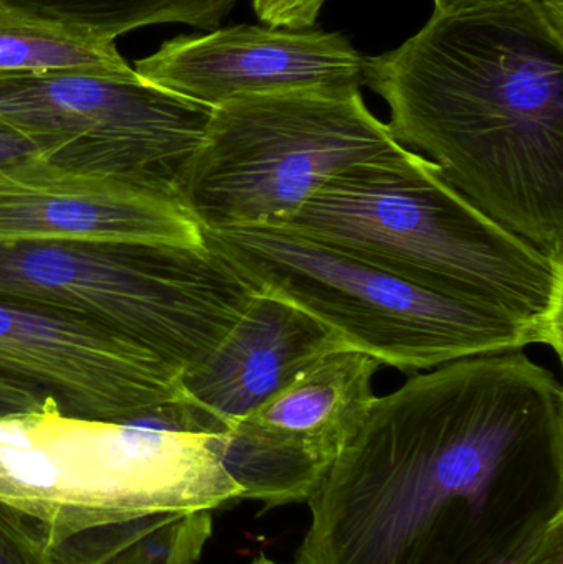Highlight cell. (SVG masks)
I'll list each match as a JSON object with an SVG mask.
<instances>
[{"label": "cell", "mask_w": 563, "mask_h": 564, "mask_svg": "<svg viewBox=\"0 0 563 564\" xmlns=\"http://www.w3.org/2000/svg\"><path fill=\"white\" fill-rule=\"evenodd\" d=\"M296 564H563V391L522 350L459 358L370 404Z\"/></svg>", "instance_id": "6da1fadb"}, {"label": "cell", "mask_w": 563, "mask_h": 564, "mask_svg": "<svg viewBox=\"0 0 563 564\" xmlns=\"http://www.w3.org/2000/svg\"><path fill=\"white\" fill-rule=\"evenodd\" d=\"M364 85L400 145L563 261V0L433 12L399 48L367 56Z\"/></svg>", "instance_id": "7a4b0ae2"}, {"label": "cell", "mask_w": 563, "mask_h": 564, "mask_svg": "<svg viewBox=\"0 0 563 564\" xmlns=\"http://www.w3.org/2000/svg\"><path fill=\"white\" fill-rule=\"evenodd\" d=\"M271 227L505 315L562 358L563 261L492 220L425 155L400 145L362 162Z\"/></svg>", "instance_id": "3957f363"}, {"label": "cell", "mask_w": 563, "mask_h": 564, "mask_svg": "<svg viewBox=\"0 0 563 564\" xmlns=\"http://www.w3.org/2000/svg\"><path fill=\"white\" fill-rule=\"evenodd\" d=\"M241 500L224 436L164 417L112 423L42 410L0 414V502L48 527L55 542L167 512Z\"/></svg>", "instance_id": "277c9868"}, {"label": "cell", "mask_w": 563, "mask_h": 564, "mask_svg": "<svg viewBox=\"0 0 563 564\" xmlns=\"http://www.w3.org/2000/svg\"><path fill=\"white\" fill-rule=\"evenodd\" d=\"M255 294L207 245L0 243V301L82 318L182 371L220 344Z\"/></svg>", "instance_id": "5b68a950"}, {"label": "cell", "mask_w": 563, "mask_h": 564, "mask_svg": "<svg viewBox=\"0 0 563 564\" xmlns=\"http://www.w3.org/2000/svg\"><path fill=\"white\" fill-rule=\"evenodd\" d=\"M251 288L317 318L350 350L402 371L541 345L524 325L433 294L280 227L202 231Z\"/></svg>", "instance_id": "8992f818"}, {"label": "cell", "mask_w": 563, "mask_h": 564, "mask_svg": "<svg viewBox=\"0 0 563 564\" xmlns=\"http://www.w3.org/2000/svg\"><path fill=\"white\" fill-rule=\"evenodd\" d=\"M399 148L360 89L240 96L212 108L175 194L202 231L271 227L331 178Z\"/></svg>", "instance_id": "52a82bcc"}, {"label": "cell", "mask_w": 563, "mask_h": 564, "mask_svg": "<svg viewBox=\"0 0 563 564\" xmlns=\"http://www.w3.org/2000/svg\"><path fill=\"white\" fill-rule=\"evenodd\" d=\"M212 108L136 73L58 69L0 76V121L43 161L175 192Z\"/></svg>", "instance_id": "ba28073f"}, {"label": "cell", "mask_w": 563, "mask_h": 564, "mask_svg": "<svg viewBox=\"0 0 563 564\" xmlns=\"http://www.w3.org/2000/svg\"><path fill=\"white\" fill-rule=\"evenodd\" d=\"M182 373L115 332L0 301V378L36 388L69 416L112 423L164 417L202 431L185 400Z\"/></svg>", "instance_id": "9c48e42d"}, {"label": "cell", "mask_w": 563, "mask_h": 564, "mask_svg": "<svg viewBox=\"0 0 563 564\" xmlns=\"http://www.w3.org/2000/svg\"><path fill=\"white\" fill-rule=\"evenodd\" d=\"M382 367L362 351L324 355L224 436V464L241 499L264 509L307 502L376 400Z\"/></svg>", "instance_id": "30bf717a"}, {"label": "cell", "mask_w": 563, "mask_h": 564, "mask_svg": "<svg viewBox=\"0 0 563 564\" xmlns=\"http://www.w3.org/2000/svg\"><path fill=\"white\" fill-rule=\"evenodd\" d=\"M366 58L343 33L235 25L165 42L134 69L165 91L217 108L240 96L360 89Z\"/></svg>", "instance_id": "8fae6325"}, {"label": "cell", "mask_w": 563, "mask_h": 564, "mask_svg": "<svg viewBox=\"0 0 563 564\" xmlns=\"http://www.w3.org/2000/svg\"><path fill=\"white\" fill-rule=\"evenodd\" d=\"M72 240L205 245L174 191L68 171L39 155L0 165V243Z\"/></svg>", "instance_id": "7c38bea8"}, {"label": "cell", "mask_w": 563, "mask_h": 564, "mask_svg": "<svg viewBox=\"0 0 563 564\" xmlns=\"http://www.w3.org/2000/svg\"><path fill=\"white\" fill-rule=\"evenodd\" d=\"M347 345L296 305L257 292L220 344L182 373L185 400L225 433Z\"/></svg>", "instance_id": "4fadbf2b"}, {"label": "cell", "mask_w": 563, "mask_h": 564, "mask_svg": "<svg viewBox=\"0 0 563 564\" xmlns=\"http://www.w3.org/2000/svg\"><path fill=\"white\" fill-rule=\"evenodd\" d=\"M58 69L128 72L111 40H102L0 2V76Z\"/></svg>", "instance_id": "5bb4252c"}, {"label": "cell", "mask_w": 563, "mask_h": 564, "mask_svg": "<svg viewBox=\"0 0 563 564\" xmlns=\"http://www.w3.org/2000/svg\"><path fill=\"white\" fill-rule=\"evenodd\" d=\"M6 6L115 42L142 26L184 23L212 32L240 0H0Z\"/></svg>", "instance_id": "9a60e30c"}, {"label": "cell", "mask_w": 563, "mask_h": 564, "mask_svg": "<svg viewBox=\"0 0 563 564\" xmlns=\"http://www.w3.org/2000/svg\"><path fill=\"white\" fill-rule=\"evenodd\" d=\"M48 527L0 502V564H56Z\"/></svg>", "instance_id": "2e32d148"}, {"label": "cell", "mask_w": 563, "mask_h": 564, "mask_svg": "<svg viewBox=\"0 0 563 564\" xmlns=\"http://www.w3.org/2000/svg\"><path fill=\"white\" fill-rule=\"evenodd\" d=\"M261 22L273 29L307 30L316 25L327 0H251Z\"/></svg>", "instance_id": "e0dca14e"}, {"label": "cell", "mask_w": 563, "mask_h": 564, "mask_svg": "<svg viewBox=\"0 0 563 564\" xmlns=\"http://www.w3.org/2000/svg\"><path fill=\"white\" fill-rule=\"evenodd\" d=\"M52 398L30 384L0 378V414L42 410Z\"/></svg>", "instance_id": "ac0fdd59"}, {"label": "cell", "mask_w": 563, "mask_h": 564, "mask_svg": "<svg viewBox=\"0 0 563 564\" xmlns=\"http://www.w3.org/2000/svg\"><path fill=\"white\" fill-rule=\"evenodd\" d=\"M36 155L33 145L25 138L0 121V165Z\"/></svg>", "instance_id": "d6986e66"}, {"label": "cell", "mask_w": 563, "mask_h": 564, "mask_svg": "<svg viewBox=\"0 0 563 564\" xmlns=\"http://www.w3.org/2000/svg\"><path fill=\"white\" fill-rule=\"evenodd\" d=\"M519 2H526V0H433V3H435V12L450 13V15H452V13L495 9V7Z\"/></svg>", "instance_id": "ffe728a7"}, {"label": "cell", "mask_w": 563, "mask_h": 564, "mask_svg": "<svg viewBox=\"0 0 563 564\" xmlns=\"http://www.w3.org/2000/svg\"><path fill=\"white\" fill-rule=\"evenodd\" d=\"M55 563L56 564H86V563H83L82 560L75 558V556L59 555V553H55Z\"/></svg>", "instance_id": "44dd1931"}, {"label": "cell", "mask_w": 563, "mask_h": 564, "mask_svg": "<svg viewBox=\"0 0 563 564\" xmlns=\"http://www.w3.org/2000/svg\"><path fill=\"white\" fill-rule=\"evenodd\" d=\"M251 564H278V563H274L273 560H270V558H267V556H258V558H255L253 560V563Z\"/></svg>", "instance_id": "7402d4cb"}]
</instances>
